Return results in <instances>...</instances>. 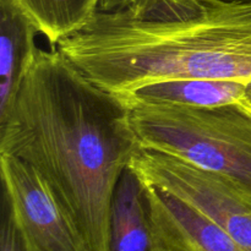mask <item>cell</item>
I'll use <instances>...</instances> for the list:
<instances>
[{"mask_svg":"<svg viewBox=\"0 0 251 251\" xmlns=\"http://www.w3.org/2000/svg\"><path fill=\"white\" fill-rule=\"evenodd\" d=\"M131 110L58 48L37 47L0 118V153L33 167L87 251H109L115 189L141 150Z\"/></svg>","mask_w":251,"mask_h":251,"instance_id":"6da1fadb","label":"cell"},{"mask_svg":"<svg viewBox=\"0 0 251 251\" xmlns=\"http://www.w3.org/2000/svg\"><path fill=\"white\" fill-rule=\"evenodd\" d=\"M59 49L115 96L173 78L251 82V2L102 0Z\"/></svg>","mask_w":251,"mask_h":251,"instance_id":"7a4b0ae2","label":"cell"},{"mask_svg":"<svg viewBox=\"0 0 251 251\" xmlns=\"http://www.w3.org/2000/svg\"><path fill=\"white\" fill-rule=\"evenodd\" d=\"M131 122L142 149L217 173L251 198V109L141 107Z\"/></svg>","mask_w":251,"mask_h":251,"instance_id":"3957f363","label":"cell"},{"mask_svg":"<svg viewBox=\"0 0 251 251\" xmlns=\"http://www.w3.org/2000/svg\"><path fill=\"white\" fill-rule=\"evenodd\" d=\"M129 168L144 183L200 211L245 251H251V198L227 178L147 149L135 154Z\"/></svg>","mask_w":251,"mask_h":251,"instance_id":"277c9868","label":"cell"},{"mask_svg":"<svg viewBox=\"0 0 251 251\" xmlns=\"http://www.w3.org/2000/svg\"><path fill=\"white\" fill-rule=\"evenodd\" d=\"M4 202L25 251H87L53 189L32 166L0 153Z\"/></svg>","mask_w":251,"mask_h":251,"instance_id":"5b68a950","label":"cell"},{"mask_svg":"<svg viewBox=\"0 0 251 251\" xmlns=\"http://www.w3.org/2000/svg\"><path fill=\"white\" fill-rule=\"evenodd\" d=\"M142 184L152 251H245L220 226L185 201L151 184Z\"/></svg>","mask_w":251,"mask_h":251,"instance_id":"8992f818","label":"cell"},{"mask_svg":"<svg viewBox=\"0 0 251 251\" xmlns=\"http://www.w3.org/2000/svg\"><path fill=\"white\" fill-rule=\"evenodd\" d=\"M248 83L221 78H173L117 96L130 110L141 107L213 108L243 100Z\"/></svg>","mask_w":251,"mask_h":251,"instance_id":"52a82bcc","label":"cell"},{"mask_svg":"<svg viewBox=\"0 0 251 251\" xmlns=\"http://www.w3.org/2000/svg\"><path fill=\"white\" fill-rule=\"evenodd\" d=\"M36 27L12 2L0 0V118L14 102L24 71L36 50Z\"/></svg>","mask_w":251,"mask_h":251,"instance_id":"ba28073f","label":"cell"},{"mask_svg":"<svg viewBox=\"0 0 251 251\" xmlns=\"http://www.w3.org/2000/svg\"><path fill=\"white\" fill-rule=\"evenodd\" d=\"M109 251H152L144 184L130 168L123 173L112 201Z\"/></svg>","mask_w":251,"mask_h":251,"instance_id":"9c48e42d","label":"cell"},{"mask_svg":"<svg viewBox=\"0 0 251 251\" xmlns=\"http://www.w3.org/2000/svg\"><path fill=\"white\" fill-rule=\"evenodd\" d=\"M39 34L56 47L82 28L102 0H12Z\"/></svg>","mask_w":251,"mask_h":251,"instance_id":"30bf717a","label":"cell"},{"mask_svg":"<svg viewBox=\"0 0 251 251\" xmlns=\"http://www.w3.org/2000/svg\"><path fill=\"white\" fill-rule=\"evenodd\" d=\"M0 251H25L4 201H2V217L1 228H0Z\"/></svg>","mask_w":251,"mask_h":251,"instance_id":"8fae6325","label":"cell"},{"mask_svg":"<svg viewBox=\"0 0 251 251\" xmlns=\"http://www.w3.org/2000/svg\"><path fill=\"white\" fill-rule=\"evenodd\" d=\"M242 103L247 105L249 109H251V82L247 85V90H245V95L244 97H243Z\"/></svg>","mask_w":251,"mask_h":251,"instance_id":"7c38bea8","label":"cell"},{"mask_svg":"<svg viewBox=\"0 0 251 251\" xmlns=\"http://www.w3.org/2000/svg\"><path fill=\"white\" fill-rule=\"evenodd\" d=\"M225 1H233V2H251V0H225Z\"/></svg>","mask_w":251,"mask_h":251,"instance_id":"4fadbf2b","label":"cell"}]
</instances>
